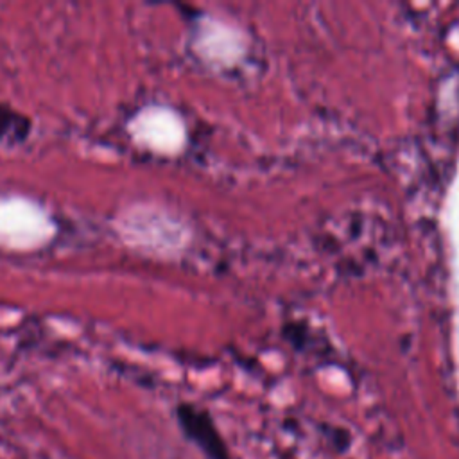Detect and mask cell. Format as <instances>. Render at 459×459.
Listing matches in <instances>:
<instances>
[{"mask_svg": "<svg viewBox=\"0 0 459 459\" xmlns=\"http://www.w3.org/2000/svg\"><path fill=\"white\" fill-rule=\"evenodd\" d=\"M178 418L185 434L206 454L208 459H230L222 437L204 412L183 405L178 409Z\"/></svg>", "mask_w": 459, "mask_h": 459, "instance_id": "1", "label": "cell"}, {"mask_svg": "<svg viewBox=\"0 0 459 459\" xmlns=\"http://www.w3.org/2000/svg\"><path fill=\"white\" fill-rule=\"evenodd\" d=\"M29 127L30 122L27 117L0 102V142L23 140L29 133Z\"/></svg>", "mask_w": 459, "mask_h": 459, "instance_id": "2", "label": "cell"}]
</instances>
